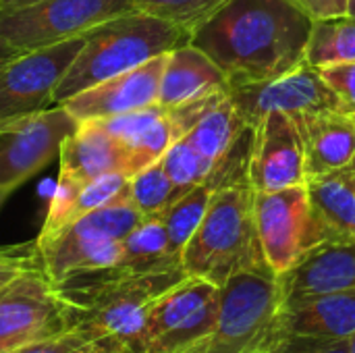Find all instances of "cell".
Here are the masks:
<instances>
[{
	"mask_svg": "<svg viewBox=\"0 0 355 353\" xmlns=\"http://www.w3.org/2000/svg\"><path fill=\"white\" fill-rule=\"evenodd\" d=\"M314 21L291 0H225L191 35L231 89L279 79L306 62Z\"/></svg>",
	"mask_w": 355,
	"mask_h": 353,
	"instance_id": "6da1fadb",
	"label": "cell"
},
{
	"mask_svg": "<svg viewBox=\"0 0 355 353\" xmlns=\"http://www.w3.org/2000/svg\"><path fill=\"white\" fill-rule=\"evenodd\" d=\"M183 277V268L133 270L119 264L56 285L73 306L71 331L114 353H139L152 304Z\"/></svg>",
	"mask_w": 355,
	"mask_h": 353,
	"instance_id": "7a4b0ae2",
	"label": "cell"
},
{
	"mask_svg": "<svg viewBox=\"0 0 355 353\" xmlns=\"http://www.w3.org/2000/svg\"><path fill=\"white\" fill-rule=\"evenodd\" d=\"M183 44H189V35L154 15L131 10L108 19L85 33L79 54L52 94V104H62L75 94Z\"/></svg>",
	"mask_w": 355,
	"mask_h": 353,
	"instance_id": "3957f363",
	"label": "cell"
},
{
	"mask_svg": "<svg viewBox=\"0 0 355 353\" xmlns=\"http://www.w3.org/2000/svg\"><path fill=\"white\" fill-rule=\"evenodd\" d=\"M181 268L216 287L237 273L268 268L256 229V191L250 183L214 189L198 231L183 248Z\"/></svg>",
	"mask_w": 355,
	"mask_h": 353,
	"instance_id": "277c9868",
	"label": "cell"
},
{
	"mask_svg": "<svg viewBox=\"0 0 355 353\" xmlns=\"http://www.w3.org/2000/svg\"><path fill=\"white\" fill-rule=\"evenodd\" d=\"M287 335V306L270 268L243 270L220 287L214 329L187 353H268Z\"/></svg>",
	"mask_w": 355,
	"mask_h": 353,
	"instance_id": "5b68a950",
	"label": "cell"
},
{
	"mask_svg": "<svg viewBox=\"0 0 355 353\" xmlns=\"http://www.w3.org/2000/svg\"><path fill=\"white\" fill-rule=\"evenodd\" d=\"M220 287L200 277H183L150 308L139 353H187L214 329Z\"/></svg>",
	"mask_w": 355,
	"mask_h": 353,
	"instance_id": "8992f818",
	"label": "cell"
},
{
	"mask_svg": "<svg viewBox=\"0 0 355 353\" xmlns=\"http://www.w3.org/2000/svg\"><path fill=\"white\" fill-rule=\"evenodd\" d=\"M131 10H137L131 0H42L0 12V37L21 54L81 37Z\"/></svg>",
	"mask_w": 355,
	"mask_h": 353,
	"instance_id": "52a82bcc",
	"label": "cell"
},
{
	"mask_svg": "<svg viewBox=\"0 0 355 353\" xmlns=\"http://www.w3.org/2000/svg\"><path fill=\"white\" fill-rule=\"evenodd\" d=\"M73 329V306L44 268L23 273L0 289V335L10 352Z\"/></svg>",
	"mask_w": 355,
	"mask_h": 353,
	"instance_id": "ba28073f",
	"label": "cell"
},
{
	"mask_svg": "<svg viewBox=\"0 0 355 353\" xmlns=\"http://www.w3.org/2000/svg\"><path fill=\"white\" fill-rule=\"evenodd\" d=\"M256 229L264 260L277 277L306 252L324 243L312 216L306 183L256 193Z\"/></svg>",
	"mask_w": 355,
	"mask_h": 353,
	"instance_id": "9c48e42d",
	"label": "cell"
},
{
	"mask_svg": "<svg viewBox=\"0 0 355 353\" xmlns=\"http://www.w3.org/2000/svg\"><path fill=\"white\" fill-rule=\"evenodd\" d=\"M79 121L60 104L0 127V191L12 193L48 166Z\"/></svg>",
	"mask_w": 355,
	"mask_h": 353,
	"instance_id": "30bf717a",
	"label": "cell"
},
{
	"mask_svg": "<svg viewBox=\"0 0 355 353\" xmlns=\"http://www.w3.org/2000/svg\"><path fill=\"white\" fill-rule=\"evenodd\" d=\"M85 35L21 52L0 67V127L48 108Z\"/></svg>",
	"mask_w": 355,
	"mask_h": 353,
	"instance_id": "8fae6325",
	"label": "cell"
},
{
	"mask_svg": "<svg viewBox=\"0 0 355 353\" xmlns=\"http://www.w3.org/2000/svg\"><path fill=\"white\" fill-rule=\"evenodd\" d=\"M248 181L256 193L306 183V150L300 121L287 112H268L252 127Z\"/></svg>",
	"mask_w": 355,
	"mask_h": 353,
	"instance_id": "7c38bea8",
	"label": "cell"
},
{
	"mask_svg": "<svg viewBox=\"0 0 355 353\" xmlns=\"http://www.w3.org/2000/svg\"><path fill=\"white\" fill-rule=\"evenodd\" d=\"M231 100L235 102L245 125L254 127L268 112L287 114H316L324 110H343L339 98L324 83L318 69L304 62L295 71L256 85L231 89ZM345 112V110H343Z\"/></svg>",
	"mask_w": 355,
	"mask_h": 353,
	"instance_id": "4fadbf2b",
	"label": "cell"
},
{
	"mask_svg": "<svg viewBox=\"0 0 355 353\" xmlns=\"http://www.w3.org/2000/svg\"><path fill=\"white\" fill-rule=\"evenodd\" d=\"M168 60V52L154 56L152 60L114 75L106 81H100L73 98L64 100V106L79 123L100 121L131 110H139L152 104H158L160 79Z\"/></svg>",
	"mask_w": 355,
	"mask_h": 353,
	"instance_id": "5bb4252c",
	"label": "cell"
},
{
	"mask_svg": "<svg viewBox=\"0 0 355 353\" xmlns=\"http://www.w3.org/2000/svg\"><path fill=\"white\" fill-rule=\"evenodd\" d=\"M285 302L355 289V239L324 241L279 275Z\"/></svg>",
	"mask_w": 355,
	"mask_h": 353,
	"instance_id": "9a60e30c",
	"label": "cell"
},
{
	"mask_svg": "<svg viewBox=\"0 0 355 353\" xmlns=\"http://www.w3.org/2000/svg\"><path fill=\"white\" fill-rule=\"evenodd\" d=\"M58 181L83 187L85 183L106 175L125 173L129 177L127 148L108 135L96 121H83L62 141Z\"/></svg>",
	"mask_w": 355,
	"mask_h": 353,
	"instance_id": "2e32d148",
	"label": "cell"
},
{
	"mask_svg": "<svg viewBox=\"0 0 355 353\" xmlns=\"http://www.w3.org/2000/svg\"><path fill=\"white\" fill-rule=\"evenodd\" d=\"M35 241L44 270L54 283H62L81 273L112 268L123 262V241L92 237L71 227Z\"/></svg>",
	"mask_w": 355,
	"mask_h": 353,
	"instance_id": "e0dca14e",
	"label": "cell"
},
{
	"mask_svg": "<svg viewBox=\"0 0 355 353\" xmlns=\"http://www.w3.org/2000/svg\"><path fill=\"white\" fill-rule=\"evenodd\" d=\"M306 150V179L345 169L355 162V112L324 110L293 114Z\"/></svg>",
	"mask_w": 355,
	"mask_h": 353,
	"instance_id": "ac0fdd59",
	"label": "cell"
},
{
	"mask_svg": "<svg viewBox=\"0 0 355 353\" xmlns=\"http://www.w3.org/2000/svg\"><path fill=\"white\" fill-rule=\"evenodd\" d=\"M225 73L196 46L183 44L168 52V60L160 79L158 104L166 110L229 92Z\"/></svg>",
	"mask_w": 355,
	"mask_h": 353,
	"instance_id": "d6986e66",
	"label": "cell"
},
{
	"mask_svg": "<svg viewBox=\"0 0 355 353\" xmlns=\"http://www.w3.org/2000/svg\"><path fill=\"white\" fill-rule=\"evenodd\" d=\"M306 189L322 239H355V162L306 179Z\"/></svg>",
	"mask_w": 355,
	"mask_h": 353,
	"instance_id": "ffe728a7",
	"label": "cell"
},
{
	"mask_svg": "<svg viewBox=\"0 0 355 353\" xmlns=\"http://www.w3.org/2000/svg\"><path fill=\"white\" fill-rule=\"evenodd\" d=\"M293 335L349 339L355 333V289L285 302Z\"/></svg>",
	"mask_w": 355,
	"mask_h": 353,
	"instance_id": "44dd1931",
	"label": "cell"
},
{
	"mask_svg": "<svg viewBox=\"0 0 355 353\" xmlns=\"http://www.w3.org/2000/svg\"><path fill=\"white\" fill-rule=\"evenodd\" d=\"M245 121L241 119L231 92L220 98L185 135L189 144L212 164H216L245 131Z\"/></svg>",
	"mask_w": 355,
	"mask_h": 353,
	"instance_id": "7402d4cb",
	"label": "cell"
},
{
	"mask_svg": "<svg viewBox=\"0 0 355 353\" xmlns=\"http://www.w3.org/2000/svg\"><path fill=\"white\" fill-rule=\"evenodd\" d=\"M121 266H127L133 270L181 268V260H177L168 250V235L160 216L144 218L123 239Z\"/></svg>",
	"mask_w": 355,
	"mask_h": 353,
	"instance_id": "603a6c76",
	"label": "cell"
},
{
	"mask_svg": "<svg viewBox=\"0 0 355 353\" xmlns=\"http://www.w3.org/2000/svg\"><path fill=\"white\" fill-rule=\"evenodd\" d=\"M306 62L314 69L355 62V19L333 17L314 21L306 48Z\"/></svg>",
	"mask_w": 355,
	"mask_h": 353,
	"instance_id": "cb8c5ba5",
	"label": "cell"
},
{
	"mask_svg": "<svg viewBox=\"0 0 355 353\" xmlns=\"http://www.w3.org/2000/svg\"><path fill=\"white\" fill-rule=\"evenodd\" d=\"M212 196H214V187L204 181V183L191 187L179 200H175L160 214V218L166 227V235H168V250L177 260H181L183 248L187 246L191 235L198 231V227L210 206Z\"/></svg>",
	"mask_w": 355,
	"mask_h": 353,
	"instance_id": "d4e9b609",
	"label": "cell"
},
{
	"mask_svg": "<svg viewBox=\"0 0 355 353\" xmlns=\"http://www.w3.org/2000/svg\"><path fill=\"white\" fill-rule=\"evenodd\" d=\"M129 189V177L125 173H106L89 183H85L83 187H79L75 191V196L71 198V202L67 204V208L60 212V216L50 223V225H42V231L37 235V239H46L54 233H58L60 229H64L67 225L75 223L77 218H81L83 214L116 200L121 193H125Z\"/></svg>",
	"mask_w": 355,
	"mask_h": 353,
	"instance_id": "484cf974",
	"label": "cell"
},
{
	"mask_svg": "<svg viewBox=\"0 0 355 353\" xmlns=\"http://www.w3.org/2000/svg\"><path fill=\"white\" fill-rule=\"evenodd\" d=\"M183 193H187V191L179 189L168 179L160 160L129 177V198H131L133 206L146 218L148 216H160Z\"/></svg>",
	"mask_w": 355,
	"mask_h": 353,
	"instance_id": "4316f807",
	"label": "cell"
},
{
	"mask_svg": "<svg viewBox=\"0 0 355 353\" xmlns=\"http://www.w3.org/2000/svg\"><path fill=\"white\" fill-rule=\"evenodd\" d=\"M141 12L164 19L191 35L225 0H131Z\"/></svg>",
	"mask_w": 355,
	"mask_h": 353,
	"instance_id": "83f0119b",
	"label": "cell"
},
{
	"mask_svg": "<svg viewBox=\"0 0 355 353\" xmlns=\"http://www.w3.org/2000/svg\"><path fill=\"white\" fill-rule=\"evenodd\" d=\"M160 164L168 179L183 191H189L191 187L204 183L208 175L212 173V162L206 160L187 137L177 139L160 158Z\"/></svg>",
	"mask_w": 355,
	"mask_h": 353,
	"instance_id": "f1b7e54d",
	"label": "cell"
},
{
	"mask_svg": "<svg viewBox=\"0 0 355 353\" xmlns=\"http://www.w3.org/2000/svg\"><path fill=\"white\" fill-rule=\"evenodd\" d=\"M177 139H181V135H179V131H177V127H175V123H173L168 110H166L150 129H146V131L127 148V152H129V177L135 175V173H139L141 169H146V166L158 162V160L164 156V152H166Z\"/></svg>",
	"mask_w": 355,
	"mask_h": 353,
	"instance_id": "f546056e",
	"label": "cell"
},
{
	"mask_svg": "<svg viewBox=\"0 0 355 353\" xmlns=\"http://www.w3.org/2000/svg\"><path fill=\"white\" fill-rule=\"evenodd\" d=\"M166 112V108H162L160 104H152L139 110H131L125 114H116L110 119H100L96 121L108 135H112L116 141H121L125 148H129L146 129H150L162 114Z\"/></svg>",
	"mask_w": 355,
	"mask_h": 353,
	"instance_id": "4dcf8cb0",
	"label": "cell"
},
{
	"mask_svg": "<svg viewBox=\"0 0 355 353\" xmlns=\"http://www.w3.org/2000/svg\"><path fill=\"white\" fill-rule=\"evenodd\" d=\"M44 268L37 241L0 246V289L23 273Z\"/></svg>",
	"mask_w": 355,
	"mask_h": 353,
	"instance_id": "1f68e13d",
	"label": "cell"
},
{
	"mask_svg": "<svg viewBox=\"0 0 355 353\" xmlns=\"http://www.w3.org/2000/svg\"><path fill=\"white\" fill-rule=\"evenodd\" d=\"M8 353H114L108 347L89 341L87 337L75 333V331H67L62 335L37 341V343H29L23 347H17Z\"/></svg>",
	"mask_w": 355,
	"mask_h": 353,
	"instance_id": "d6a6232c",
	"label": "cell"
},
{
	"mask_svg": "<svg viewBox=\"0 0 355 353\" xmlns=\"http://www.w3.org/2000/svg\"><path fill=\"white\" fill-rule=\"evenodd\" d=\"M324 83L339 98L345 112H355V62H339L318 69Z\"/></svg>",
	"mask_w": 355,
	"mask_h": 353,
	"instance_id": "836d02e7",
	"label": "cell"
},
{
	"mask_svg": "<svg viewBox=\"0 0 355 353\" xmlns=\"http://www.w3.org/2000/svg\"><path fill=\"white\" fill-rule=\"evenodd\" d=\"M268 353H349V345L345 339H322L291 333Z\"/></svg>",
	"mask_w": 355,
	"mask_h": 353,
	"instance_id": "e575fe53",
	"label": "cell"
},
{
	"mask_svg": "<svg viewBox=\"0 0 355 353\" xmlns=\"http://www.w3.org/2000/svg\"><path fill=\"white\" fill-rule=\"evenodd\" d=\"M291 2L300 6L312 21L347 15V0H291Z\"/></svg>",
	"mask_w": 355,
	"mask_h": 353,
	"instance_id": "d590c367",
	"label": "cell"
},
{
	"mask_svg": "<svg viewBox=\"0 0 355 353\" xmlns=\"http://www.w3.org/2000/svg\"><path fill=\"white\" fill-rule=\"evenodd\" d=\"M35 2H42V0H0V12L21 8V6H27V4H35Z\"/></svg>",
	"mask_w": 355,
	"mask_h": 353,
	"instance_id": "8d00e7d4",
	"label": "cell"
},
{
	"mask_svg": "<svg viewBox=\"0 0 355 353\" xmlns=\"http://www.w3.org/2000/svg\"><path fill=\"white\" fill-rule=\"evenodd\" d=\"M17 54H19V52H17V50H12V48H10V46L0 37V67H2V64H6V62H8L10 58H15Z\"/></svg>",
	"mask_w": 355,
	"mask_h": 353,
	"instance_id": "74e56055",
	"label": "cell"
},
{
	"mask_svg": "<svg viewBox=\"0 0 355 353\" xmlns=\"http://www.w3.org/2000/svg\"><path fill=\"white\" fill-rule=\"evenodd\" d=\"M8 352H10V345H8V343H6V339L0 335V353H8Z\"/></svg>",
	"mask_w": 355,
	"mask_h": 353,
	"instance_id": "f35d334b",
	"label": "cell"
},
{
	"mask_svg": "<svg viewBox=\"0 0 355 353\" xmlns=\"http://www.w3.org/2000/svg\"><path fill=\"white\" fill-rule=\"evenodd\" d=\"M347 17L355 19V0H347Z\"/></svg>",
	"mask_w": 355,
	"mask_h": 353,
	"instance_id": "ab89813d",
	"label": "cell"
},
{
	"mask_svg": "<svg viewBox=\"0 0 355 353\" xmlns=\"http://www.w3.org/2000/svg\"><path fill=\"white\" fill-rule=\"evenodd\" d=\"M347 345H349V353H355V333L347 339Z\"/></svg>",
	"mask_w": 355,
	"mask_h": 353,
	"instance_id": "60d3db41",
	"label": "cell"
},
{
	"mask_svg": "<svg viewBox=\"0 0 355 353\" xmlns=\"http://www.w3.org/2000/svg\"><path fill=\"white\" fill-rule=\"evenodd\" d=\"M8 198V193H4V191H0V208H2V204H4V200Z\"/></svg>",
	"mask_w": 355,
	"mask_h": 353,
	"instance_id": "b9f144b4",
	"label": "cell"
}]
</instances>
